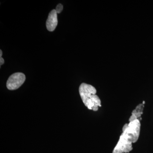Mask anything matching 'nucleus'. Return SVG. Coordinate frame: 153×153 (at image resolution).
<instances>
[{
    "instance_id": "7",
    "label": "nucleus",
    "mask_w": 153,
    "mask_h": 153,
    "mask_svg": "<svg viewBox=\"0 0 153 153\" xmlns=\"http://www.w3.org/2000/svg\"><path fill=\"white\" fill-rule=\"evenodd\" d=\"M63 10V6L61 4H58V5L56 7V9H55V10H56V12H57V13H60L61 12H62V10Z\"/></svg>"
},
{
    "instance_id": "8",
    "label": "nucleus",
    "mask_w": 153,
    "mask_h": 153,
    "mask_svg": "<svg viewBox=\"0 0 153 153\" xmlns=\"http://www.w3.org/2000/svg\"><path fill=\"white\" fill-rule=\"evenodd\" d=\"M4 63V58L2 57H0V64H1V66L3 65Z\"/></svg>"
},
{
    "instance_id": "4",
    "label": "nucleus",
    "mask_w": 153,
    "mask_h": 153,
    "mask_svg": "<svg viewBox=\"0 0 153 153\" xmlns=\"http://www.w3.org/2000/svg\"><path fill=\"white\" fill-rule=\"evenodd\" d=\"M26 76L21 72H17L11 75L7 82V87L10 90H14L21 87L25 82Z\"/></svg>"
},
{
    "instance_id": "1",
    "label": "nucleus",
    "mask_w": 153,
    "mask_h": 153,
    "mask_svg": "<svg viewBox=\"0 0 153 153\" xmlns=\"http://www.w3.org/2000/svg\"><path fill=\"white\" fill-rule=\"evenodd\" d=\"M79 91L81 99L87 108L94 111L98 110L99 107L101 106V100L96 94L95 88L90 84L82 83L79 86Z\"/></svg>"
},
{
    "instance_id": "9",
    "label": "nucleus",
    "mask_w": 153,
    "mask_h": 153,
    "mask_svg": "<svg viewBox=\"0 0 153 153\" xmlns=\"http://www.w3.org/2000/svg\"><path fill=\"white\" fill-rule=\"evenodd\" d=\"M2 51L1 50H0V57H2Z\"/></svg>"
},
{
    "instance_id": "6",
    "label": "nucleus",
    "mask_w": 153,
    "mask_h": 153,
    "mask_svg": "<svg viewBox=\"0 0 153 153\" xmlns=\"http://www.w3.org/2000/svg\"><path fill=\"white\" fill-rule=\"evenodd\" d=\"M144 107V104L143 103L138 105L135 109L133 111L131 116L129 119V122H130L133 121L138 120V118H139L143 114Z\"/></svg>"
},
{
    "instance_id": "2",
    "label": "nucleus",
    "mask_w": 153,
    "mask_h": 153,
    "mask_svg": "<svg viewBox=\"0 0 153 153\" xmlns=\"http://www.w3.org/2000/svg\"><path fill=\"white\" fill-rule=\"evenodd\" d=\"M133 140L125 133L123 132L112 153H128L132 150Z\"/></svg>"
},
{
    "instance_id": "3",
    "label": "nucleus",
    "mask_w": 153,
    "mask_h": 153,
    "mask_svg": "<svg viewBox=\"0 0 153 153\" xmlns=\"http://www.w3.org/2000/svg\"><path fill=\"white\" fill-rule=\"evenodd\" d=\"M140 127V120H136L124 125L123 128V132H125L130 135L136 143L139 137Z\"/></svg>"
},
{
    "instance_id": "5",
    "label": "nucleus",
    "mask_w": 153,
    "mask_h": 153,
    "mask_svg": "<svg viewBox=\"0 0 153 153\" xmlns=\"http://www.w3.org/2000/svg\"><path fill=\"white\" fill-rule=\"evenodd\" d=\"M57 13L55 10H52L49 13L48 19L46 22L47 30L50 32H53L57 27L58 21L57 19Z\"/></svg>"
}]
</instances>
